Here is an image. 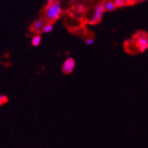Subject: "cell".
<instances>
[{
  "label": "cell",
  "mask_w": 148,
  "mask_h": 148,
  "mask_svg": "<svg viewBox=\"0 0 148 148\" xmlns=\"http://www.w3.org/2000/svg\"><path fill=\"white\" fill-rule=\"evenodd\" d=\"M62 12V9L60 0H49L44 10V16L47 20L53 22L60 18Z\"/></svg>",
  "instance_id": "1"
},
{
  "label": "cell",
  "mask_w": 148,
  "mask_h": 148,
  "mask_svg": "<svg viewBox=\"0 0 148 148\" xmlns=\"http://www.w3.org/2000/svg\"><path fill=\"white\" fill-rule=\"evenodd\" d=\"M136 47L139 52L144 53L148 49V35L143 32H140L136 35Z\"/></svg>",
  "instance_id": "2"
},
{
  "label": "cell",
  "mask_w": 148,
  "mask_h": 148,
  "mask_svg": "<svg viewBox=\"0 0 148 148\" xmlns=\"http://www.w3.org/2000/svg\"><path fill=\"white\" fill-rule=\"evenodd\" d=\"M105 12V7H104V4L103 3H100L99 5H97L96 6V8L94 10V13H93V16L91 17V18L88 21V23L90 25H96L100 22L102 17H103V14Z\"/></svg>",
  "instance_id": "3"
},
{
  "label": "cell",
  "mask_w": 148,
  "mask_h": 148,
  "mask_svg": "<svg viewBox=\"0 0 148 148\" xmlns=\"http://www.w3.org/2000/svg\"><path fill=\"white\" fill-rule=\"evenodd\" d=\"M76 66V62L72 57H68L62 64V72L65 75H70L71 74Z\"/></svg>",
  "instance_id": "4"
},
{
  "label": "cell",
  "mask_w": 148,
  "mask_h": 148,
  "mask_svg": "<svg viewBox=\"0 0 148 148\" xmlns=\"http://www.w3.org/2000/svg\"><path fill=\"white\" fill-rule=\"evenodd\" d=\"M43 26H44V24H43V21L42 19L36 20L34 23V25H33V30L35 31V32L42 31Z\"/></svg>",
  "instance_id": "5"
},
{
  "label": "cell",
  "mask_w": 148,
  "mask_h": 148,
  "mask_svg": "<svg viewBox=\"0 0 148 148\" xmlns=\"http://www.w3.org/2000/svg\"><path fill=\"white\" fill-rule=\"evenodd\" d=\"M42 42V38L40 35H35L33 36V38L31 40V44L33 47H38L40 46V44Z\"/></svg>",
  "instance_id": "6"
},
{
  "label": "cell",
  "mask_w": 148,
  "mask_h": 148,
  "mask_svg": "<svg viewBox=\"0 0 148 148\" xmlns=\"http://www.w3.org/2000/svg\"><path fill=\"white\" fill-rule=\"evenodd\" d=\"M104 7H105V11H108V12H111L116 9V6L113 1H107L106 3H104Z\"/></svg>",
  "instance_id": "7"
},
{
  "label": "cell",
  "mask_w": 148,
  "mask_h": 148,
  "mask_svg": "<svg viewBox=\"0 0 148 148\" xmlns=\"http://www.w3.org/2000/svg\"><path fill=\"white\" fill-rule=\"evenodd\" d=\"M53 30V25L51 23H47V24H45L43 26V27L42 29V32L48 34V33H51Z\"/></svg>",
  "instance_id": "8"
},
{
  "label": "cell",
  "mask_w": 148,
  "mask_h": 148,
  "mask_svg": "<svg viewBox=\"0 0 148 148\" xmlns=\"http://www.w3.org/2000/svg\"><path fill=\"white\" fill-rule=\"evenodd\" d=\"M7 102H8V97H7L5 94H0V106L5 105Z\"/></svg>",
  "instance_id": "9"
},
{
  "label": "cell",
  "mask_w": 148,
  "mask_h": 148,
  "mask_svg": "<svg viewBox=\"0 0 148 148\" xmlns=\"http://www.w3.org/2000/svg\"><path fill=\"white\" fill-rule=\"evenodd\" d=\"M114 4H115V6H116V7H123L125 3V0H114Z\"/></svg>",
  "instance_id": "10"
},
{
  "label": "cell",
  "mask_w": 148,
  "mask_h": 148,
  "mask_svg": "<svg viewBox=\"0 0 148 148\" xmlns=\"http://www.w3.org/2000/svg\"><path fill=\"white\" fill-rule=\"evenodd\" d=\"M94 42H95V40H94V38H88L86 40H85V44L87 46H92L93 44H94Z\"/></svg>",
  "instance_id": "11"
},
{
  "label": "cell",
  "mask_w": 148,
  "mask_h": 148,
  "mask_svg": "<svg viewBox=\"0 0 148 148\" xmlns=\"http://www.w3.org/2000/svg\"><path fill=\"white\" fill-rule=\"evenodd\" d=\"M134 1H135V0H125V5H130Z\"/></svg>",
  "instance_id": "12"
},
{
  "label": "cell",
  "mask_w": 148,
  "mask_h": 148,
  "mask_svg": "<svg viewBox=\"0 0 148 148\" xmlns=\"http://www.w3.org/2000/svg\"><path fill=\"white\" fill-rule=\"evenodd\" d=\"M84 1H85V0H84Z\"/></svg>",
  "instance_id": "13"
}]
</instances>
